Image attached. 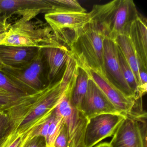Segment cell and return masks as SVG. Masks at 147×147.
<instances>
[{
  "label": "cell",
  "mask_w": 147,
  "mask_h": 147,
  "mask_svg": "<svg viewBox=\"0 0 147 147\" xmlns=\"http://www.w3.org/2000/svg\"><path fill=\"white\" fill-rule=\"evenodd\" d=\"M117 48L119 61L123 76L131 90L134 94L136 100H137L141 98L139 97L138 94V85L137 80L132 69L127 63L124 57L118 46Z\"/></svg>",
  "instance_id": "obj_18"
},
{
  "label": "cell",
  "mask_w": 147,
  "mask_h": 147,
  "mask_svg": "<svg viewBox=\"0 0 147 147\" xmlns=\"http://www.w3.org/2000/svg\"><path fill=\"white\" fill-rule=\"evenodd\" d=\"M1 72L30 94L49 85L42 49H39L35 57L26 64L18 67L5 66Z\"/></svg>",
  "instance_id": "obj_5"
},
{
  "label": "cell",
  "mask_w": 147,
  "mask_h": 147,
  "mask_svg": "<svg viewBox=\"0 0 147 147\" xmlns=\"http://www.w3.org/2000/svg\"><path fill=\"white\" fill-rule=\"evenodd\" d=\"M54 114V111L53 114L50 117H49L46 120L34 128L32 132L31 135L32 137L35 136H42L46 140L48 135L49 127L53 119Z\"/></svg>",
  "instance_id": "obj_23"
},
{
  "label": "cell",
  "mask_w": 147,
  "mask_h": 147,
  "mask_svg": "<svg viewBox=\"0 0 147 147\" xmlns=\"http://www.w3.org/2000/svg\"><path fill=\"white\" fill-rule=\"evenodd\" d=\"M55 12L86 13V10L76 0H49Z\"/></svg>",
  "instance_id": "obj_19"
},
{
  "label": "cell",
  "mask_w": 147,
  "mask_h": 147,
  "mask_svg": "<svg viewBox=\"0 0 147 147\" xmlns=\"http://www.w3.org/2000/svg\"><path fill=\"white\" fill-rule=\"evenodd\" d=\"M90 76L86 69L78 67L77 77L71 96V103L80 110L82 101L86 93Z\"/></svg>",
  "instance_id": "obj_17"
},
{
  "label": "cell",
  "mask_w": 147,
  "mask_h": 147,
  "mask_svg": "<svg viewBox=\"0 0 147 147\" xmlns=\"http://www.w3.org/2000/svg\"><path fill=\"white\" fill-rule=\"evenodd\" d=\"M125 117L122 113H105L89 119L84 136V147H94L114 135Z\"/></svg>",
  "instance_id": "obj_8"
},
{
  "label": "cell",
  "mask_w": 147,
  "mask_h": 147,
  "mask_svg": "<svg viewBox=\"0 0 147 147\" xmlns=\"http://www.w3.org/2000/svg\"><path fill=\"white\" fill-rule=\"evenodd\" d=\"M95 147H111L108 142H104L100 144Z\"/></svg>",
  "instance_id": "obj_30"
},
{
  "label": "cell",
  "mask_w": 147,
  "mask_h": 147,
  "mask_svg": "<svg viewBox=\"0 0 147 147\" xmlns=\"http://www.w3.org/2000/svg\"><path fill=\"white\" fill-rule=\"evenodd\" d=\"M86 70L90 77L121 113L126 115L143 110L142 101L125 96L108 81L103 71Z\"/></svg>",
  "instance_id": "obj_9"
},
{
  "label": "cell",
  "mask_w": 147,
  "mask_h": 147,
  "mask_svg": "<svg viewBox=\"0 0 147 147\" xmlns=\"http://www.w3.org/2000/svg\"><path fill=\"white\" fill-rule=\"evenodd\" d=\"M26 132L23 134H20L17 131L13 132L1 147H19Z\"/></svg>",
  "instance_id": "obj_24"
},
{
  "label": "cell",
  "mask_w": 147,
  "mask_h": 147,
  "mask_svg": "<svg viewBox=\"0 0 147 147\" xmlns=\"http://www.w3.org/2000/svg\"><path fill=\"white\" fill-rule=\"evenodd\" d=\"M77 75V73L69 82L55 110V112L62 118L67 128L68 147H84L85 131L89 121L84 113L71 103V94Z\"/></svg>",
  "instance_id": "obj_4"
},
{
  "label": "cell",
  "mask_w": 147,
  "mask_h": 147,
  "mask_svg": "<svg viewBox=\"0 0 147 147\" xmlns=\"http://www.w3.org/2000/svg\"><path fill=\"white\" fill-rule=\"evenodd\" d=\"M2 19H5L4 16H3L2 13L0 11V20Z\"/></svg>",
  "instance_id": "obj_34"
},
{
  "label": "cell",
  "mask_w": 147,
  "mask_h": 147,
  "mask_svg": "<svg viewBox=\"0 0 147 147\" xmlns=\"http://www.w3.org/2000/svg\"><path fill=\"white\" fill-rule=\"evenodd\" d=\"M52 9L49 0H0V11L7 19L18 15L21 17L19 20H31L40 13L52 11Z\"/></svg>",
  "instance_id": "obj_11"
},
{
  "label": "cell",
  "mask_w": 147,
  "mask_h": 147,
  "mask_svg": "<svg viewBox=\"0 0 147 147\" xmlns=\"http://www.w3.org/2000/svg\"><path fill=\"white\" fill-rule=\"evenodd\" d=\"M54 147H68L67 131L64 122L60 133L55 141Z\"/></svg>",
  "instance_id": "obj_25"
},
{
  "label": "cell",
  "mask_w": 147,
  "mask_h": 147,
  "mask_svg": "<svg viewBox=\"0 0 147 147\" xmlns=\"http://www.w3.org/2000/svg\"><path fill=\"white\" fill-rule=\"evenodd\" d=\"M104 47V74L109 82L128 98L136 100L135 95L124 78L115 41L105 38Z\"/></svg>",
  "instance_id": "obj_10"
},
{
  "label": "cell",
  "mask_w": 147,
  "mask_h": 147,
  "mask_svg": "<svg viewBox=\"0 0 147 147\" xmlns=\"http://www.w3.org/2000/svg\"><path fill=\"white\" fill-rule=\"evenodd\" d=\"M0 88L10 94L21 97L30 95L26 91L0 71Z\"/></svg>",
  "instance_id": "obj_20"
},
{
  "label": "cell",
  "mask_w": 147,
  "mask_h": 147,
  "mask_svg": "<svg viewBox=\"0 0 147 147\" xmlns=\"http://www.w3.org/2000/svg\"><path fill=\"white\" fill-rule=\"evenodd\" d=\"M129 37L136 54L138 65L147 67V20L141 14L131 24Z\"/></svg>",
  "instance_id": "obj_14"
},
{
  "label": "cell",
  "mask_w": 147,
  "mask_h": 147,
  "mask_svg": "<svg viewBox=\"0 0 147 147\" xmlns=\"http://www.w3.org/2000/svg\"><path fill=\"white\" fill-rule=\"evenodd\" d=\"M5 67V65L2 63V62L1 61V60L0 59V71H1V72L2 71V69H3V68H4Z\"/></svg>",
  "instance_id": "obj_32"
},
{
  "label": "cell",
  "mask_w": 147,
  "mask_h": 147,
  "mask_svg": "<svg viewBox=\"0 0 147 147\" xmlns=\"http://www.w3.org/2000/svg\"><path fill=\"white\" fill-rule=\"evenodd\" d=\"M114 41L134 73L139 86L138 59L129 36H119Z\"/></svg>",
  "instance_id": "obj_16"
},
{
  "label": "cell",
  "mask_w": 147,
  "mask_h": 147,
  "mask_svg": "<svg viewBox=\"0 0 147 147\" xmlns=\"http://www.w3.org/2000/svg\"><path fill=\"white\" fill-rule=\"evenodd\" d=\"M105 38L96 24L92 21L80 31L68 48L70 56L78 67L104 73L103 44Z\"/></svg>",
  "instance_id": "obj_2"
},
{
  "label": "cell",
  "mask_w": 147,
  "mask_h": 147,
  "mask_svg": "<svg viewBox=\"0 0 147 147\" xmlns=\"http://www.w3.org/2000/svg\"><path fill=\"white\" fill-rule=\"evenodd\" d=\"M105 38L115 40L119 36H129L133 22L139 15L132 0H114L94 5L89 13Z\"/></svg>",
  "instance_id": "obj_1"
},
{
  "label": "cell",
  "mask_w": 147,
  "mask_h": 147,
  "mask_svg": "<svg viewBox=\"0 0 147 147\" xmlns=\"http://www.w3.org/2000/svg\"><path fill=\"white\" fill-rule=\"evenodd\" d=\"M15 131H17L6 113L0 111V147H2Z\"/></svg>",
  "instance_id": "obj_22"
},
{
  "label": "cell",
  "mask_w": 147,
  "mask_h": 147,
  "mask_svg": "<svg viewBox=\"0 0 147 147\" xmlns=\"http://www.w3.org/2000/svg\"><path fill=\"white\" fill-rule=\"evenodd\" d=\"M7 19L0 20V34L7 32L10 28L11 24L7 22Z\"/></svg>",
  "instance_id": "obj_28"
},
{
  "label": "cell",
  "mask_w": 147,
  "mask_h": 147,
  "mask_svg": "<svg viewBox=\"0 0 147 147\" xmlns=\"http://www.w3.org/2000/svg\"><path fill=\"white\" fill-rule=\"evenodd\" d=\"M45 19L52 30L57 39L68 49L80 31L90 21L89 13H45Z\"/></svg>",
  "instance_id": "obj_7"
},
{
  "label": "cell",
  "mask_w": 147,
  "mask_h": 147,
  "mask_svg": "<svg viewBox=\"0 0 147 147\" xmlns=\"http://www.w3.org/2000/svg\"><path fill=\"white\" fill-rule=\"evenodd\" d=\"M19 98L20 97L13 94H0V108L9 105Z\"/></svg>",
  "instance_id": "obj_27"
},
{
  "label": "cell",
  "mask_w": 147,
  "mask_h": 147,
  "mask_svg": "<svg viewBox=\"0 0 147 147\" xmlns=\"http://www.w3.org/2000/svg\"><path fill=\"white\" fill-rule=\"evenodd\" d=\"M0 94H10L8 93L7 92H6L5 90H3V89L0 88Z\"/></svg>",
  "instance_id": "obj_33"
},
{
  "label": "cell",
  "mask_w": 147,
  "mask_h": 147,
  "mask_svg": "<svg viewBox=\"0 0 147 147\" xmlns=\"http://www.w3.org/2000/svg\"><path fill=\"white\" fill-rule=\"evenodd\" d=\"M7 32L0 34V44L3 42V40L5 38L6 36Z\"/></svg>",
  "instance_id": "obj_31"
},
{
  "label": "cell",
  "mask_w": 147,
  "mask_h": 147,
  "mask_svg": "<svg viewBox=\"0 0 147 147\" xmlns=\"http://www.w3.org/2000/svg\"><path fill=\"white\" fill-rule=\"evenodd\" d=\"M32 132L23 147H47L46 140L42 136L32 137Z\"/></svg>",
  "instance_id": "obj_26"
},
{
  "label": "cell",
  "mask_w": 147,
  "mask_h": 147,
  "mask_svg": "<svg viewBox=\"0 0 147 147\" xmlns=\"http://www.w3.org/2000/svg\"><path fill=\"white\" fill-rule=\"evenodd\" d=\"M39 49L33 47L0 45V59L7 67H18L30 61Z\"/></svg>",
  "instance_id": "obj_15"
},
{
  "label": "cell",
  "mask_w": 147,
  "mask_h": 147,
  "mask_svg": "<svg viewBox=\"0 0 147 147\" xmlns=\"http://www.w3.org/2000/svg\"><path fill=\"white\" fill-rule=\"evenodd\" d=\"M147 113L126 115L109 143L111 147H147Z\"/></svg>",
  "instance_id": "obj_6"
},
{
  "label": "cell",
  "mask_w": 147,
  "mask_h": 147,
  "mask_svg": "<svg viewBox=\"0 0 147 147\" xmlns=\"http://www.w3.org/2000/svg\"><path fill=\"white\" fill-rule=\"evenodd\" d=\"M63 124V120L60 115L54 111V117L51 123L46 139L47 147H54L55 141L61 131Z\"/></svg>",
  "instance_id": "obj_21"
},
{
  "label": "cell",
  "mask_w": 147,
  "mask_h": 147,
  "mask_svg": "<svg viewBox=\"0 0 147 147\" xmlns=\"http://www.w3.org/2000/svg\"><path fill=\"white\" fill-rule=\"evenodd\" d=\"M80 110L88 119L105 113H121L90 77Z\"/></svg>",
  "instance_id": "obj_12"
},
{
  "label": "cell",
  "mask_w": 147,
  "mask_h": 147,
  "mask_svg": "<svg viewBox=\"0 0 147 147\" xmlns=\"http://www.w3.org/2000/svg\"><path fill=\"white\" fill-rule=\"evenodd\" d=\"M37 125H35V126H33V127L31 128L30 129L28 130V131H26V133L25 134L24 136V139H23V141H22V142L21 143V144L20 145L19 147H23L24 146V144L26 142V140L28 139L29 137L30 136L31 134L32 131V130L34 128H35L36 126Z\"/></svg>",
  "instance_id": "obj_29"
},
{
  "label": "cell",
  "mask_w": 147,
  "mask_h": 147,
  "mask_svg": "<svg viewBox=\"0 0 147 147\" xmlns=\"http://www.w3.org/2000/svg\"><path fill=\"white\" fill-rule=\"evenodd\" d=\"M46 64L48 84L58 81L61 78L67 67L69 52L66 46H57L42 49Z\"/></svg>",
  "instance_id": "obj_13"
},
{
  "label": "cell",
  "mask_w": 147,
  "mask_h": 147,
  "mask_svg": "<svg viewBox=\"0 0 147 147\" xmlns=\"http://www.w3.org/2000/svg\"><path fill=\"white\" fill-rule=\"evenodd\" d=\"M32 20H18L11 25L0 45L42 49L61 44L49 26L34 22Z\"/></svg>",
  "instance_id": "obj_3"
}]
</instances>
